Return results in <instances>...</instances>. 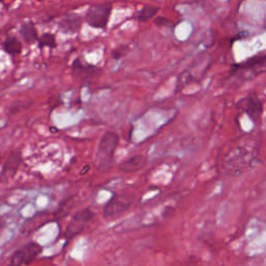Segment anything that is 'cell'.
I'll return each instance as SVG.
<instances>
[{
    "mask_svg": "<svg viewBox=\"0 0 266 266\" xmlns=\"http://www.w3.org/2000/svg\"><path fill=\"white\" fill-rule=\"evenodd\" d=\"M22 162V155L19 151H12L8 154L7 158L2 164L1 169V175H0V178H1L2 182H5L9 179H12L13 177L17 174L19 167H20Z\"/></svg>",
    "mask_w": 266,
    "mask_h": 266,
    "instance_id": "obj_7",
    "label": "cell"
},
{
    "mask_svg": "<svg viewBox=\"0 0 266 266\" xmlns=\"http://www.w3.org/2000/svg\"><path fill=\"white\" fill-rule=\"evenodd\" d=\"M133 202V196L128 194H116L108 201L103 209V216L105 219L114 218L130 208Z\"/></svg>",
    "mask_w": 266,
    "mask_h": 266,
    "instance_id": "obj_5",
    "label": "cell"
},
{
    "mask_svg": "<svg viewBox=\"0 0 266 266\" xmlns=\"http://www.w3.org/2000/svg\"><path fill=\"white\" fill-rule=\"evenodd\" d=\"M119 140V135L115 132L108 131L102 135L96 152L98 170H107L113 165Z\"/></svg>",
    "mask_w": 266,
    "mask_h": 266,
    "instance_id": "obj_1",
    "label": "cell"
},
{
    "mask_svg": "<svg viewBox=\"0 0 266 266\" xmlns=\"http://www.w3.org/2000/svg\"><path fill=\"white\" fill-rule=\"evenodd\" d=\"M42 251L43 248L38 242H28L12 255L7 266H24L31 264L40 256Z\"/></svg>",
    "mask_w": 266,
    "mask_h": 266,
    "instance_id": "obj_3",
    "label": "cell"
},
{
    "mask_svg": "<svg viewBox=\"0 0 266 266\" xmlns=\"http://www.w3.org/2000/svg\"><path fill=\"white\" fill-rule=\"evenodd\" d=\"M0 1H1V2H4V1H5V0H0Z\"/></svg>",
    "mask_w": 266,
    "mask_h": 266,
    "instance_id": "obj_17",
    "label": "cell"
},
{
    "mask_svg": "<svg viewBox=\"0 0 266 266\" xmlns=\"http://www.w3.org/2000/svg\"><path fill=\"white\" fill-rule=\"evenodd\" d=\"M154 24L157 25V26H163V27H173L174 26L172 21L169 20V19H166L163 16L156 17L154 19Z\"/></svg>",
    "mask_w": 266,
    "mask_h": 266,
    "instance_id": "obj_16",
    "label": "cell"
},
{
    "mask_svg": "<svg viewBox=\"0 0 266 266\" xmlns=\"http://www.w3.org/2000/svg\"><path fill=\"white\" fill-rule=\"evenodd\" d=\"M95 218L96 212L91 208H84L81 210H78L73 215L70 224L67 227L66 237L70 239L75 237V236L79 234L84 229V227Z\"/></svg>",
    "mask_w": 266,
    "mask_h": 266,
    "instance_id": "obj_4",
    "label": "cell"
},
{
    "mask_svg": "<svg viewBox=\"0 0 266 266\" xmlns=\"http://www.w3.org/2000/svg\"><path fill=\"white\" fill-rule=\"evenodd\" d=\"M242 108L243 112L250 117L252 122H254L255 124H258L261 121L263 114V104L258 98V96H256L254 94L249 95L243 100Z\"/></svg>",
    "mask_w": 266,
    "mask_h": 266,
    "instance_id": "obj_6",
    "label": "cell"
},
{
    "mask_svg": "<svg viewBox=\"0 0 266 266\" xmlns=\"http://www.w3.org/2000/svg\"><path fill=\"white\" fill-rule=\"evenodd\" d=\"M19 34H20L22 40L26 44H33L38 40V31L33 22L23 23L20 29H19Z\"/></svg>",
    "mask_w": 266,
    "mask_h": 266,
    "instance_id": "obj_12",
    "label": "cell"
},
{
    "mask_svg": "<svg viewBox=\"0 0 266 266\" xmlns=\"http://www.w3.org/2000/svg\"><path fill=\"white\" fill-rule=\"evenodd\" d=\"M38 48H40V49H43L45 47H49L50 49H54L57 46L54 35H52L50 33L43 34L42 37L38 38Z\"/></svg>",
    "mask_w": 266,
    "mask_h": 266,
    "instance_id": "obj_14",
    "label": "cell"
},
{
    "mask_svg": "<svg viewBox=\"0 0 266 266\" xmlns=\"http://www.w3.org/2000/svg\"><path fill=\"white\" fill-rule=\"evenodd\" d=\"M159 7L153 5H144L143 8L136 15V20L142 23L148 22L151 20L153 17H155V15L159 12Z\"/></svg>",
    "mask_w": 266,
    "mask_h": 266,
    "instance_id": "obj_13",
    "label": "cell"
},
{
    "mask_svg": "<svg viewBox=\"0 0 266 266\" xmlns=\"http://www.w3.org/2000/svg\"><path fill=\"white\" fill-rule=\"evenodd\" d=\"M38 1H44V0H38Z\"/></svg>",
    "mask_w": 266,
    "mask_h": 266,
    "instance_id": "obj_18",
    "label": "cell"
},
{
    "mask_svg": "<svg viewBox=\"0 0 266 266\" xmlns=\"http://www.w3.org/2000/svg\"><path fill=\"white\" fill-rule=\"evenodd\" d=\"M83 18L78 14H69L62 18V20L58 23L61 31L67 34H75L80 31L82 25Z\"/></svg>",
    "mask_w": 266,
    "mask_h": 266,
    "instance_id": "obj_10",
    "label": "cell"
},
{
    "mask_svg": "<svg viewBox=\"0 0 266 266\" xmlns=\"http://www.w3.org/2000/svg\"><path fill=\"white\" fill-rule=\"evenodd\" d=\"M3 51L12 57H16L22 52V43L17 37H7L2 42Z\"/></svg>",
    "mask_w": 266,
    "mask_h": 266,
    "instance_id": "obj_11",
    "label": "cell"
},
{
    "mask_svg": "<svg viewBox=\"0 0 266 266\" xmlns=\"http://www.w3.org/2000/svg\"><path fill=\"white\" fill-rule=\"evenodd\" d=\"M113 11V4L111 2H104L95 4L88 7L84 16L85 22L93 28L104 29L106 28Z\"/></svg>",
    "mask_w": 266,
    "mask_h": 266,
    "instance_id": "obj_2",
    "label": "cell"
},
{
    "mask_svg": "<svg viewBox=\"0 0 266 266\" xmlns=\"http://www.w3.org/2000/svg\"><path fill=\"white\" fill-rule=\"evenodd\" d=\"M94 69H95V66L82 64V62L79 60V58H77V60L74 61V63H73V70L76 74L82 75L83 73H85L88 76H91V74H93V72H94L93 71Z\"/></svg>",
    "mask_w": 266,
    "mask_h": 266,
    "instance_id": "obj_15",
    "label": "cell"
},
{
    "mask_svg": "<svg viewBox=\"0 0 266 266\" xmlns=\"http://www.w3.org/2000/svg\"><path fill=\"white\" fill-rule=\"evenodd\" d=\"M266 65V55H261V56H256L250 58L249 61L234 65L232 67L231 73L232 74H237V73H245V72H252L253 70L255 71L256 69H261L263 66Z\"/></svg>",
    "mask_w": 266,
    "mask_h": 266,
    "instance_id": "obj_9",
    "label": "cell"
},
{
    "mask_svg": "<svg viewBox=\"0 0 266 266\" xmlns=\"http://www.w3.org/2000/svg\"><path fill=\"white\" fill-rule=\"evenodd\" d=\"M148 164V159L147 157L144 155H134L130 158H128L124 161H122L119 164V170L124 173H133V172H139L145 169L146 165Z\"/></svg>",
    "mask_w": 266,
    "mask_h": 266,
    "instance_id": "obj_8",
    "label": "cell"
}]
</instances>
